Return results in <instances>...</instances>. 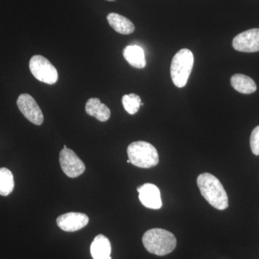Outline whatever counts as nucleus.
<instances>
[{
  "mask_svg": "<svg viewBox=\"0 0 259 259\" xmlns=\"http://www.w3.org/2000/svg\"><path fill=\"white\" fill-rule=\"evenodd\" d=\"M201 194L214 208L224 210L228 207V197L221 182L214 175L204 173L197 177Z\"/></svg>",
  "mask_w": 259,
  "mask_h": 259,
  "instance_id": "f257e3e1",
  "label": "nucleus"
},
{
  "mask_svg": "<svg viewBox=\"0 0 259 259\" xmlns=\"http://www.w3.org/2000/svg\"><path fill=\"white\" fill-rule=\"evenodd\" d=\"M143 244L152 254L163 256L169 254L177 246V238L171 232L161 228L148 230L143 236Z\"/></svg>",
  "mask_w": 259,
  "mask_h": 259,
  "instance_id": "f03ea898",
  "label": "nucleus"
},
{
  "mask_svg": "<svg viewBox=\"0 0 259 259\" xmlns=\"http://www.w3.org/2000/svg\"><path fill=\"white\" fill-rule=\"evenodd\" d=\"M127 152L131 163L139 168H151L159 162L157 150L152 144L145 141L130 144Z\"/></svg>",
  "mask_w": 259,
  "mask_h": 259,
  "instance_id": "7ed1b4c3",
  "label": "nucleus"
},
{
  "mask_svg": "<svg viewBox=\"0 0 259 259\" xmlns=\"http://www.w3.org/2000/svg\"><path fill=\"white\" fill-rule=\"evenodd\" d=\"M194 55L189 49H181L174 56L171 64V76L177 88L186 86L194 66Z\"/></svg>",
  "mask_w": 259,
  "mask_h": 259,
  "instance_id": "20e7f679",
  "label": "nucleus"
},
{
  "mask_svg": "<svg viewBox=\"0 0 259 259\" xmlns=\"http://www.w3.org/2000/svg\"><path fill=\"white\" fill-rule=\"evenodd\" d=\"M29 68L35 79L47 84L57 82L59 75L55 66L44 56H32L29 63Z\"/></svg>",
  "mask_w": 259,
  "mask_h": 259,
  "instance_id": "39448f33",
  "label": "nucleus"
},
{
  "mask_svg": "<svg viewBox=\"0 0 259 259\" xmlns=\"http://www.w3.org/2000/svg\"><path fill=\"white\" fill-rule=\"evenodd\" d=\"M59 161L61 169L66 176L70 178H76L82 175L85 171L84 163L69 148H63L59 155Z\"/></svg>",
  "mask_w": 259,
  "mask_h": 259,
  "instance_id": "423d86ee",
  "label": "nucleus"
},
{
  "mask_svg": "<svg viewBox=\"0 0 259 259\" xmlns=\"http://www.w3.org/2000/svg\"><path fill=\"white\" fill-rule=\"evenodd\" d=\"M19 110L32 123L36 125H42L44 122V114L33 97L28 94H22L17 100Z\"/></svg>",
  "mask_w": 259,
  "mask_h": 259,
  "instance_id": "0eeeda50",
  "label": "nucleus"
},
{
  "mask_svg": "<svg viewBox=\"0 0 259 259\" xmlns=\"http://www.w3.org/2000/svg\"><path fill=\"white\" fill-rule=\"evenodd\" d=\"M233 47L240 52L259 51V28L250 29L238 34L233 39Z\"/></svg>",
  "mask_w": 259,
  "mask_h": 259,
  "instance_id": "6e6552de",
  "label": "nucleus"
},
{
  "mask_svg": "<svg viewBox=\"0 0 259 259\" xmlns=\"http://www.w3.org/2000/svg\"><path fill=\"white\" fill-rule=\"evenodd\" d=\"M89 221L88 216L83 213L68 212L59 216L56 223L62 231L75 232L86 227Z\"/></svg>",
  "mask_w": 259,
  "mask_h": 259,
  "instance_id": "1a4fd4ad",
  "label": "nucleus"
},
{
  "mask_svg": "<svg viewBox=\"0 0 259 259\" xmlns=\"http://www.w3.org/2000/svg\"><path fill=\"white\" fill-rule=\"evenodd\" d=\"M139 193V199L141 203L147 208L159 209L161 208L162 200L161 192L157 186L153 184H144L137 189Z\"/></svg>",
  "mask_w": 259,
  "mask_h": 259,
  "instance_id": "9d476101",
  "label": "nucleus"
},
{
  "mask_svg": "<svg viewBox=\"0 0 259 259\" xmlns=\"http://www.w3.org/2000/svg\"><path fill=\"white\" fill-rule=\"evenodd\" d=\"M111 243L104 235L95 237L90 247V252L93 259H112Z\"/></svg>",
  "mask_w": 259,
  "mask_h": 259,
  "instance_id": "9b49d317",
  "label": "nucleus"
},
{
  "mask_svg": "<svg viewBox=\"0 0 259 259\" xmlns=\"http://www.w3.org/2000/svg\"><path fill=\"white\" fill-rule=\"evenodd\" d=\"M85 111L100 122H106L110 119L111 114L108 107L102 103L99 98L89 99L85 105Z\"/></svg>",
  "mask_w": 259,
  "mask_h": 259,
  "instance_id": "f8f14e48",
  "label": "nucleus"
},
{
  "mask_svg": "<svg viewBox=\"0 0 259 259\" xmlns=\"http://www.w3.org/2000/svg\"><path fill=\"white\" fill-rule=\"evenodd\" d=\"M124 58L128 64L136 69H144L146 65L144 49L137 45L127 46L123 49Z\"/></svg>",
  "mask_w": 259,
  "mask_h": 259,
  "instance_id": "ddd939ff",
  "label": "nucleus"
},
{
  "mask_svg": "<svg viewBox=\"0 0 259 259\" xmlns=\"http://www.w3.org/2000/svg\"><path fill=\"white\" fill-rule=\"evenodd\" d=\"M107 19L110 26L118 33L129 35L134 32V23L122 15L112 13L107 15Z\"/></svg>",
  "mask_w": 259,
  "mask_h": 259,
  "instance_id": "4468645a",
  "label": "nucleus"
},
{
  "mask_svg": "<svg viewBox=\"0 0 259 259\" xmlns=\"http://www.w3.org/2000/svg\"><path fill=\"white\" fill-rule=\"evenodd\" d=\"M232 87L242 94H251L256 91V84L249 76L244 74H236L231 77Z\"/></svg>",
  "mask_w": 259,
  "mask_h": 259,
  "instance_id": "2eb2a0df",
  "label": "nucleus"
},
{
  "mask_svg": "<svg viewBox=\"0 0 259 259\" xmlns=\"http://www.w3.org/2000/svg\"><path fill=\"white\" fill-rule=\"evenodd\" d=\"M15 187L13 173L7 168H0V195L8 196Z\"/></svg>",
  "mask_w": 259,
  "mask_h": 259,
  "instance_id": "dca6fc26",
  "label": "nucleus"
},
{
  "mask_svg": "<svg viewBox=\"0 0 259 259\" xmlns=\"http://www.w3.org/2000/svg\"><path fill=\"white\" fill-rule=\"evenodd\" d=\"M122 102L126 112H128L131 115L137 113L142 103L141 97L136 94L124 95L122 97Z\"/></svg>",
  "mask_w": 259,
  "mask_h": 259,
  "instance_id": "f3484780",
  "label": "nucleus"
},
{
  "mask_svg": "<svg viewBox=\"0 0 259 259\" xmlns=\"http://www.w3.org/2000/svg\"><path fill=\"white\" fill-rule=\"evenodd\" d=\"M250 148L252 152L255 156L259 155V125L255 127L252 131L250 139Z\"/></svg>",
  "mask_w": 259,
  "mask_h": 259,
  "instance_id": "a211bd4d",
  "label": "nucleus"
},
{
  "mask_svg": "<svg viewBox=\"0 0 259 259\" xmlns=\"http://www.w3.org/2000/svg\"><path fill=\"white\" fill-rule=\"evenodd\" d=\"M127 163H131V161H130V160H129V159H128V160H127Z\"/></svg>",
  "mask_w": 259,
  "mask_h": 259,
  "instance_id": "6ab92c4d",
  "label": "nucleus"
},
{
  "mask_svg": "<svg viewBox=\"0 0 259 259\" xmlns=\"http://www.w3.org/2000/svg\"><path fill=\"white\" fill-rule=\"evenodd\" d=\"M67 148V147H66V146H64V148Z\"/></svg>",
  "mask_w": 259,
  "mask_h": 259,
  "instance_id": "aec40b11",
  "label": "nucleus"
},
{
  "mask_svg": "<svg viewBox=\"0 0 259 259\" xmlns=\"http://www.w3.org/2000/svg\"><path fill=\"white\" fill-rule=\"evenodd\" d=\"M107 1H114V0H107Z\"/></svg>",
  "mask_w": 259,
  "mask_h": 259,
  "instance_id": "412c9836",
  "label": "nucleus"
}]
</instances>
